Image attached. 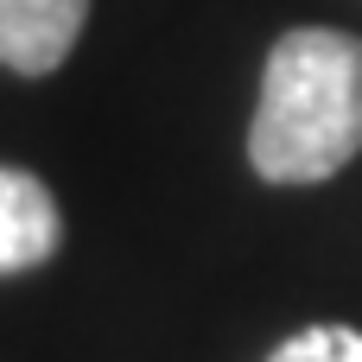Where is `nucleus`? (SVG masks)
I'll use <instances>...</instances> for the list:
<instances>
[{"label": "nucleus", "mask_w": 362, "mask_h": 362, "mask_svg": "<svg viewBox=\"0 0 362 362\" xmlns=\"http://www.w3.org/2000/svg\"><path fill=\"white\" fill-rule=\"evenodd\" d=\"M362 153V38L299 25L267 51L248 127V165L267 185L337 178Z\"/></svg>", "instance_id": "obj_1"}, {"label": "nucleus", "mask_w": 362, "mask_h": 362, "mask_svg": "<svg viewBox=\"0 0 362 362\" xmlns=\"http://www.w3.org/2000/svg\"><path fill=\"white\" fill-rule=\"evenodd\" d=\"M89 0H0V64L19 76H51L83 38Z\"/></svg>", "instance_id": "obj_2"}, {"label": "nucleus", "mask_w": 362, "mask_h": 362, "mask_svg": "<svg viewBox=\"0 0 362 362\" xmlns=\"http://www.w3.org/2000/svg\"><path fill=\"white\" fill-rule=\"evenodd\" d=\"M64 242V216L57 197L45 191V178L0 165V274H25L38 261H51Z\"/></svg>", "instance_id": "obj_3"}, {"label": "nucleus", "mask_w": 362, "mask_h": 362, "mask_svg": "<svg viewBox=\"0 0 362 362\" xmlns=\"http://www.w3.org/2000/svg\"><path fill=\"white\" fill-rule=\"evenodd\" d=\"M267 362H362V331H344V325H312V331L286 337Z\"/></svg>", "instance_id": "obj_4"}]
</instances>
